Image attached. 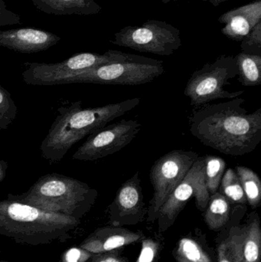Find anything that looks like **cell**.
Here are the masks:
<instances>
[{
	"instance_id": "24",
	"label": "cell",
	"mask_w": 261,
	"mask_h": 262,
	"mask_svg": "<svg viewBox=\"0 0 261 262\" xmlns=\"http://www.w3.org/2000/svg\"><path fill=\"white\" fill-rule=\"evenodd\" d=\"M17 107L11 94L0 85V130H6L15 121Z\"/></svg>"
},
{
	"instance_id": "32",
	"label": "cell",
	"mask_w": 261,
	"mask_h": 262,
	"mask_svg": "<svg viewBox=\"0 0 261 262\" xmlns=\"http://www.w3.org/2000/svg\"><path fill=\"white\" fill-rule=\"evenodd\" d=\"M199 1H205L209 2L211 4H212L214 6H219L221 3H224V2L228 1V0H199Z\"/></svg>"
},
{
	"instance_id": "11",
	"label": "cell",
	"mask_w": 261,
	"mask_h": 262,
	"mask_svg": "<svg viewBox=\"0 0 261 262\" xmlns=\"http://www.w3.org/2000/svg\"><path fill=\"white\" fill-rule=\"evenodd\" d=\"M142 128L134 120L123 119L90 134L72 156L73 160L95 161L115 154L127 146Z\"/></svg>"
},
{
	"instance_id": "17",
	"label": "cell",
	"mask_w": 261,
	"mask_h": 262,
	"mask_svg": "<svg viewBox=\"0 0 261 262\" xmlns=\"http://www.w3.org/2000/svg\"><path fill=\"white\" fill-rule=\"evenodd\" d=\"M46 14L55 15H90L100 13L102 7L95 0H30Z\"/></svg>"
},
{
	"instance_id": "22",
	"label": "cell",
	"mask_w": 261,
	"mask_h": 262,
	"mask_svg": "<svg viewBox=\"0 0 261 262\" xmlns=\"http://www.w3.org/2000/svg\"><path fill=\"white\" fill-rule=\"evenodd\" d=\"M219 189H220L219 192L233 204L247 203L246 196L239 177L235 170L231 168L225 170Z\"/></svg>"
},
{
	"instance_id": "1",
	"label": "cell",
	"mask_w": 261,
	"mask_h": 262,
	"mask_svg": "<svg viewBox=\"0 0 261 262\" xmlns=\"http://www.w3.org/2000/svg\"><path fill=\"white\" fill-rule=\"evenodd\" d=\"M243 98L207 105L190 118V131L205 146L225 155L240 157L261 141V107L248 113Z\"/></svg>"
},
{
	"instance_id": "33",
	"label": "cell",
	"mask_w": 261,
	"mask_h": 262,
	"mask_svg": "<svg viewBox=\"0 0 261 262\" xmlns=\"http://www.w3.org/2000/svg\"><path fill=\"white\" fill-rule=\"evenodd\" d=\"M161 1H162V3H170V1H171V0H161Z\"/></svg>"
},
{
	"instance_id": "29",
	"label": "cell",
	"mask_w": 261,
	"mask_h": 262,
	"mask_svg": "<svg viewBox=\"0 0 261 262\" xmlns=\"http://www.w3.org/2000/svg\"><path fill=\"white\" fill-rule=\"evenodd\" d=\"M87 262H128L126 258L119 256L113 252L96 254L93 255Z\"/></svg>"
},
{
	"instance_id": "3",
	"label": "cell",
	"mask_w": 261,
	"mask_h": 262,
	"mask_svg": "<svg viewBox=\"0 0 261 262\" xmlns=\"http://www.w3.org/2000/svg\"><path fill=\"white\" fill-rule=\"evenodd\" d=\"M81 220L53 212L12 199L0 200V235L28 246L64 243L72 238Z\"/></svg>"
},
{
	"instance_id": "34",
	"label": "cell",
	"mask_w": 261,
	"mask_h": 262,
	"mask_svg": "<svg viewBox=\"0 0 261 262\" xmlns=\"http://www.w3.org/2000/svg\"><path fill=\"white\" fill-rule=\"evenodd\" d=\"M176 259H177V261L179 262H187L183 261V260L180 259V258H176Z\"/></svg>"
},
{
	"instance_id": "20",
	"label": "cell",
	"mask_w": 261,
	"mask_h": 262,
	"mask_svg": "<svg viewBox=\"0 0 261 262\" xmlns=\"http://www.w3.org/2000/svg\"><path fill=\"white\" fill-rule=\"evenodd\" d=\"M235 172L246 196L247 203L252 208H257L261 202V180L257 172L251 168L237 166Z\"/></svg>"
},
{
	"instance_id": "35",
	"label": "cell",
	"mask_w": 261,
	"mask_h": 262,
	"mask_svg": "<svg viewBox=\"0 0 261 262\" xmlns=\"http://www.w3.org/2000/svg\"><path fill=\"white\" fill-rule=\"evenodd\" d=\"M0 262H8V261H2V260H1V261H0Z\"/></svg>"
},
{
	"instance_id": "28",
	"label": "cell",
	"mask_w": 261,
	"mask_h": 262,
	"mask_svg": "<svg viewBox=\"0 0 261 262\" xmlns=\"http://www.w3.org/2000/svg\"><path fill=\"white\" fill-rule=\"evenodd\" d=\"M20 15L8 9L7 5L3 0H0V27L21 24Z\"/></svg>"
},
{
	"instance_id": "14",
	"label": "cell",
	"mask_w": 261,
	"mask_h": 262,
	"mask_svg": "<svg viewBox=\"0 0 261 262\" xmlns=\"http://www.w3.org/2000/svg\"><path fill=\"white\" fill-rule=\"evenodd\" d=\"M139 172L124 182L116 192V197L110 205V217L113 221L124 219L141 218L145 215V204L141 187Z\"/></svg>"
},
{
	"instance_id": "16",
	"label": "cell",
	"mask_w": 261,
	"mask_h": 262,
	"mask_svg": "<svg viewBox=\"0 0 261 262\" xmlns=\"http://www.w3.org/2000/svg\"><path fill=\"white\" fill-rule=\"evenodd\" d=\"M142 238V234L136 233L123 228H101L86 238L80 245V247L93 255L107 253L136 243Z\"/></svg>"
},
{
	"instance_id": "4",
	"label": "cell",
	"mask_w": 261,
	"mask_h": 262,
	"mask_svg": "<svg viewBox=\"0 0 261 262\" xmlns=\"http://www.w3.org/2000/svg\"><path fill=\"white\" fill-rule=\"evenodd\" d=\"M98 192L87 183L59 173L40 177L29 190L8 198L53 212L81 220L91 209Z\"/></svg>"
},
{
	"instance_id": "23",
	"label": "cell",
	"mask_w": 261,
	"mask_h": 262,
	"mask_svg": "<svg viewBox=\"0 0 261 262\" xmlns=\"http://www.w3.org/2000/svg\"><path fill=\"white\" fill-rule=\"evenodd\" d=\"M176 257L187 262H211L201 246L188 238H182L179 242Z\"/></svg>"
},
{
	"instance_id": "7",
	"label": "cell",
	"mask_w": 261,
	"mask_h": 262,
	"mask_svg": "<svg viewBox=\"0 0 261 262\" xmlns=\"http://www.w3.org/2000/svg\"><path fill=\"white\" fill-rule=\"evenodd\" d=\"M113 44L139 52L170 56L182 46L179 29L167 21L148 20L140 26H129L116 32Z\"/></svg>"
},
{
	"instance_id": "27",
	"label": "cell",
	"mask_w": 261,
	"mask_h": 262,
	"mask_svg": "<svg viewBox=\"0 0 261 262\" xmlns=\"http://www.w3.org/2000/svg\"><path fill=\"white\" fill-rule=\"evenodd\" d=\"M93 255L82 248H70L61 255L60 262H87Z\"/></svg>"
},
{
	"instance_id": "5",
	"label": "cell",
	"mask_w": 261,
	"mask_h": 262,
	"mask_svg": "<svg viewBox=\"0 0 261 262\" xmlns=\"http://www.w3.org/2000/svg\"><path fill=\"white\" fill-rule=\"evenodd\" d=\"M165 72L164 62L140 55L127 53L119 61L88 69L64 80L63 84L75 83L139 85L151 82Z\"/></svg>"
},
{
	"instance_id": "6",
	"label": "cell",
	"mask_w": 261,
	"mask_h": 262,
	"mask_svg": "<svg viewBox=\"0 0 261 262\" xmlns=\"http://www.w3.org/2000/svg\"><path fill=\"white\" fill-rule=\"evenodd\" d=\"M238 76L235 56L222 55L214 62L207 63L196 70L187 82L184 95L189 98L191 105L199 107L219 99H234L244 91L230 92L225 89L230 80Z\"/></svg>"
},
{
	"instance_id": "25",
	"label": "cell",
	"mask_w": 261,
	"mask_h": 262,
	"mask_svg": "<svg viewBox=\"0 0 261 262\" xmlns=\"http://www.w3.org/2000/svg\"><path fill=\"white\" fill-rule=\"evenodd\" d=\"M241 48L245 53L261 55V21L242 40Z\"/></svg>"
},
{
	"instance_id": "19",
	"label": "cell",
	"mask_w": 261,
	"mask_h": 262,
	"mask_svg": "<svg viewBox=\"0 0 261 262\" xmlns=\"http://www.w3.org/2000/svg\"><path fill=\"white\" fill-rule=\"evenodd\" d=\"M238 75L242 85L254 87L261 84V55L240 52L237 56Z\"/></svg>"
},
{
	"instance_id": "18",
	"label": "cell",
	"mask_w": 261,
	"mask_h": 262,
	"mask_svg": "<svg viewBox=\"0 0 261 262\" xmlns=\"http://www.w3.org/2000/svg\"><path fill=\"white\" fill-rule=\"evenodd\" d=\"M232 204L219 192L210 195L205 210V221L209 229H220L228 223L232 211Z\"/></svg>"
},
{
	"instance_id": "30",
	"label": "cell",
	"mask_w": 261,
	"mask_h": 262,
	"mask_svg": "<svg viewBox=\"0 0 261 262\" xmlns=\"http://www.w3.org/2000/svg\"><path fill=\"white\" fill-rule=\"evenodd\" d=\"M218 262H233L227 250L225 242L219 246L218 250Z\"/></svg>"
},
{
	"instance_id": "10",
	"label": "cell",
	"mask_w": 261,
	"mask_h": 262,
	"mask_svg": "<svg viewBox=\"0 0 261 262\" xmlns=\"http://www.w3.org/2000/svg\"><path fill=\"white\" fill-rule=\"evenodd\" d=\"M192 197L196 199L198 209L205 211L210 194L205 186L204 157L197 159L180 184L159 209L156 219L159 220L160 229L164 231L174 223Z\"/></svg>"
},
{
	"instance_id": "15",
	"label": "cell",
	"mask_w": 261,
	"mask_h": 262,
	"mask_svg": "<svg viewBox=\"0 0 261 262\" xmlns=\"http://www.w3.org/2000/svg\"><path fill=\"white\" fill-rule=\"evenodd\" d=\"M219 21L225 25L222 29L225 36L242 41L261 21V0L228 11L219 17Z\"/></svg>"
},
{
	"instance_id": "21",
	"label": "cell",
	"mask_w": 261,
	"mask_h": 262,
	"mask_svg": "<svg viewBox=\"0 0 261 262\" xmlns=\"http://www.w3.org/2000/svg\"><path fill=\"white\" fill-rule=\"evenodd\" d=\"M205 160V182L210 195L219 192V186L226 170V162L212 155L204 157Z\"/></svg>"
},
{
	"instance_id": "36",
	"label": "cell",
	"mask_w": 261,
	"mask_h": 262,
	"mask_svg": "<svg viewBox=\"0 0 261 262\" xmlns=\"http://www.w3.org/2000/svg\"><path fill=\"white\" fill-rule=\"evenodd\" d=\"M0 252H1V251H0Z\"/></svg>"
},
{
	"instance_id": "26",
	"label": "cell",
	"mask_w": 261,
	"mask_h": 262,
	"mask_svg": "<svg viewBox=\"0 0 261 262\" xmlns=\"http://www.w3.org/2000/svg\"><path fill=\"white\" fill-rule=\"evenodd\" d=\"M159 243L151 238L143 240L140 255L136 262H154L159 252Z\"/></svg>"
},
{
	"instance_id": "8",
	"label": "cell",
	"mask_w": 261,
	"mask_h": 262,
	"mask_svg": "<svg viewBox=\"0 0 261 262\" xmlns=\"http://www.w3.org/2000/svg\"><path fill=\"white\" fill-rule=\"evenodd\" d=\"M127 53L120 51L109 50L104 54L83 52L73 55L61 62L26 63L22 78L30 85H57L63 84L64 80L77 74L101 64L119 61L127 56Z\"/></svg>"
},
{
	"instance_id": "2",
	"label": "cell",
	"mask_w": 261,
	"mask_h": 262,
	"mask_svg": "<svg viewBox=\"0 0 261 262\" xmlns=\"http://www.w3.org/2000/svg\"><path fill=\"white\" fill-rule=\"evenodd\" d=\"M139 103L140 98H135L101 107L83 108L82 102L78 101L59 107L58 116L41 143V156L49 163H59L70 148L86 136L105 127Z\"/></svg>"
},
{
	"instance_id": "12",
	"label": "cell",
	"mask_w": 261,
	"mask_h": 262,
	"mask_svg": "<svg viewBox=\"0 0 261 262\" xmlns=\"http://www.w3.org/2000/svg\"><path fill=\"white\" fill-rule=\"evenodd\" d=\"M224 242L233 262H260L261 231L257 215L254 213L244 227H233Z\"/></svg>"
},
{
	"instance_id": "13",
	"label": "cell",
	"mask_w": 261,
	"mask_h": 262,
	"mask_svg": "<svg viewBox=\"0 0 261 262\" xmlns=\"http://www.w3.org/2000/svg\"><path fill=\"white\" fill-rule=\"evenodd\" d=\"M61 37L49 31L33 28L0 30V47L20 53L32 54L48 50Z\"/></svg>"
},
{
	"instance_id": "9",
	"label": "cell",
	"mask_w": 261,
	"mask_h": 262,
	"mask_svg": "<svg viewBox=\"0 0 261 262\" xmlns=\"http://www.w3.org/2000/svg\"><path fill=\"white\" fill-rule=\"evenodd\" d=\"M199 157V154L193 151L173 149L153 163L150 179L154 192L147 209L149 221L156 220L161 206L180 184Z\"/></svg>"
},
{
	"instance_id": "31",
	"label": "cell",
	"mask_w": 261,
	"mask_h": 262,
	"mask_svg": "<svg viewBox=\"0 0 261 262\" xmlns=\"http://www.w3.org/2000/svg\"><path fill=\"white\" fill-rule=\"evenodd\" d=\"M8 168H9V164H8L7 162L4 161V160H0V183L6 177Z\"/></svg>"
}]
</instances>
